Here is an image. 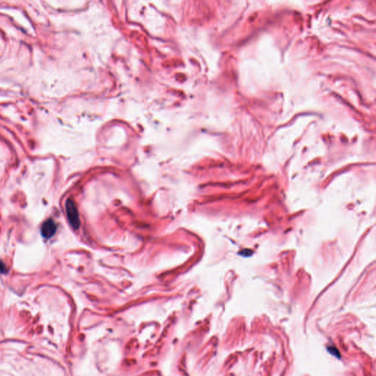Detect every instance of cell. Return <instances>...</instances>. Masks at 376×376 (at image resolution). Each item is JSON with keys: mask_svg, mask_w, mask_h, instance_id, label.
I'll list each match as a JSON object with an SVG mask.
<instances>
[{"mask_svg": "<svg viewBox=\"0 0 376 376\" xmlns=\"http://www.w3.org/2000/svg\"><path fill=\"white\" fill-rule=\"evenodd\" d=\"M6 272H7V269H6L5 265L0 260V273H5Z\"/></svg>", "mask_w": 376, "mask_h": 376, "instance_id": "3957f363", "label": "cell"}, {"mask_svg": "<svg viewBox=\"0 0 376 376\" xmlns=\"http://www.w3.org/2000/svg\"><path fill=\"white\" fill-rule=\"evenodd\" d=\"M57 231V225L54 221L51 219L46 220L43 223L40 227V234L42 237L45 239H50L52 237Z\"/></svg>", "mask_w": 376, "mask_h": 376, "instance_id": "7a4b0ae2", "label": "cell"}, {"mask_svg": "<svg viewBox=\"0 0 376 376\" xmlns=\"http://www.w3.org/2000/svg\"><path fill=\"white\" fill-rule=\"evenodd\" d=\"M65 212L70 225L73 229H77L80 224L79 213L75 204L71 199H68L65 202Z\"/></svg>", "mask_w": 376, "mask_h": 376, "instance_id": "6da1fadb", "label": "cell"}]
</instances>
